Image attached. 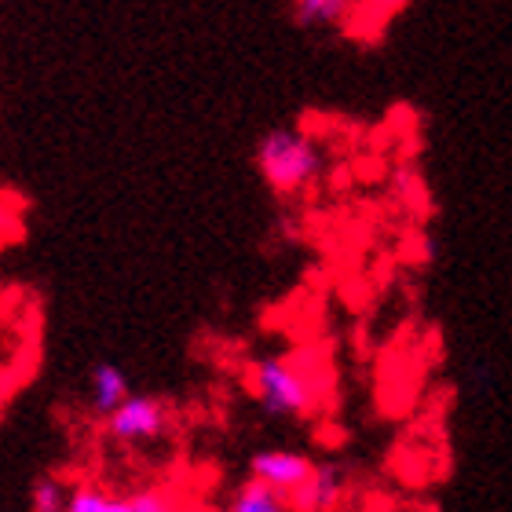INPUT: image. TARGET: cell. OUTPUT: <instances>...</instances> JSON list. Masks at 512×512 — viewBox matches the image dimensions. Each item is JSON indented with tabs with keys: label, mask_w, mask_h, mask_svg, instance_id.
Masks as SVG:
<instances>
[{
	"label": "cell",
	"mask_w": 512,
	"mask_h": 512,
	"mask_svg": "<svg viewBox=\"0 0 512 512\" xmlns=\"http://www.w3.org/2000/svg\"><path fill=\"white\" fill-rule=\"evenodd\" d=\"M176 505V491L169 487H136L121 494V512H172Z\"/></svg>",
	"instance_id": "10"
},
{
	"label": "cell",
	"mask_w": 512,
	"mask_h": 512,
	"mask_svg": "<svg viewBox=\"0 0 512 512\" xmlns=\"http://www.w3.org/2000/svg\"><path fill=\"white\" fill-rule=\"evenodd\" d=\"M169 428L172 406L158 395H128L114 414L103 417V439L121 450L150 447V443L169 436Z\"/></svg>",
	"instance_id": "3"
},
{
	"label": "cell",
	"mask_w": 512,
	"mask_h": 512,
	"mask_svg": "<svg viewBox=\"0 0 512 512\" xmlns=\"http://www.w3.org/2000/svg\"><path fill=\"white\" fill-rule=\"evenodd\" d=\"M348 494V472L337 461H319L311 469L308 483L293 494V509L297 512H330L344 502Z\"/></svg>",
	"instance_id": "5"
},
{
	"label": "cell",
	"mask_w": 512,
	"mask_h": 512,
	"mask_svg": "<svg viewBox=\"0 0 512 512\" xmlns=\"http://www.w3.org/2000/svg\"><path fill=\"white\" fill-rule=\"evenodd\" d=\"M395 194L403 198V202H421V194H425V187H421V180H417V172L403 169V172H395Z\"/></svg>",
	"instance_id": "12"
},
{
	"label": "cell",
	"mask_w": 512,
	"mask_h": 512,
	"mask_svg": "<svg viewBox=\"0 0 512 512\" xmlns=\"http://www.w3.org/2000/svg\"><path fill=\"white\" fill-rule=\"evenodd\" d=\"M128 395H132V381H128V374L118 363L92 366V374H88V406H92V414L96 417L114 414Z\"/></svg>",
	"instance_id": "6"
},
{
	"label": "cell",
	"mask_w": 512,
	"mask_h": 512,
	"mask_svg": "<svg viewBox=\"0 0 512 512\" xmlns=\"http://www.w3.org/2000/svg\"><path fill=\"white\" fill-rule=\"evenodd\" d=\"M355 4L359 0H293L289 15H293V26H300V30H337L352 19Z\"/></svg>",
	"instance_id": "7"
},
{
	"label": "cell",
	"mask_w": 512,
	"mask_h": 512,
	"mask_svg": "<svg viewBox=\"0 0 512 512\" xmlns=\"http://www.w3.org/2000/svg\"><path fill=\"white\" fill-rule=\"evenodd\" d=\"M227 509L231 512H286V509H293V498L249 472V480L238 483L235 491H231Z\"/></svg>",
	"instance_id": "8"
},
{
	"label": "cell",
	"mask_w": 512,
	"mask_h": 512,
	"mask_svg": "<svg viewBox=\"0 0 512 512\" xmlns=\"http://www.w3.org/2000/svg\"><path fill=\"white\" fill-rule=\"evenodd\" d=\"M66 487L63 480H55V476H37L30 483V509L33 512H63L66 509Z\"/></svg>",
	"instance_id": "11"
},
{
	"label": "cell",
	"mask_w": 512,
	"mask_h": 512,
	"mask_svg": "<svg viewBox=\"0 0 512 512\" xmlns=\"http://www.w3.org/2000/svg\"><path fill=\"white\" fill-rule=\"evenodd\" d=\"M311 469H315V461L297 454V450H256L249 458V472L278 487L282 494H289V498L308 483Z\"/></svg>",
	"instance_id": "4"
},
{
	"label": "cell",
	"mask_w": 512,
	"mask_h": 512,
	"mask_svg": "<svg viewBox=\"0 0 512 512\" xmlns=\"http://www.w3.org/2000/svg\"><path fill=\"white\" fill-rule=\"evenodd\" d=\"M256 172L278 198H293L326 176V154L297 128H267L256 139Z\"/></svg>",
	"instance_id": "2"
},
{
	"label": "cell",
	"mask_w": 512,
	"mask_h": 512,
	"mask_svg": "<svg viewBox=\"0 0 512 512\" xmlns=\"http://www.w3.org/2000/svg\"><path fill=\"white\" fill-rule=\"evenodd\" d=\"M311 352L264 355L249 366V392L267 417L278 421H308L326 399V381L311 370Z\"/></svg>",
	"instance_id": "1"
},
{
	"label": "cell",
	"mask_w": 512,
	"mask_h": 512,
	"mask_svg": "<svg viewBox=\"0 0 512 512\" xmlns=\"http://www.w3.org/2000/svg\"><path fill=\"white\" fill-rule=\"evenodd\" d=\"M66 512H121V494L96 480H81L66 494Z\"/></svg>",
	"instance_id": "9"
}]
</instances>
